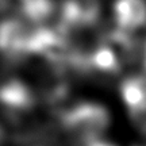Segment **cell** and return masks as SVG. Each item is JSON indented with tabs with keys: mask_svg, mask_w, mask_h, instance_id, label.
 Masks as SVG:
<instances>
[{
	"mask_svg": "<svg viewBox=\"0 0 146 146\" xmlns=\"http://www.w3.org/2000/svg\"><path fill=\"white\" fill-rule=\"evenodd\" d=\"M21 3L25 16L34 22L47 19L54 10L53 0H21Z\"/></svg>",
	"mask_w": 146,
	"mask_h": 146,
	"instance_id": "7",
	"label": "cell"
},
{
	"mask_svg": "<svg viewBox=\"0 0 146 146\" xmlns=\"http://www.w3.org/2000/svg\"><path fill=\"white\" fill-rule=\"evenodd\" d=\"M143 64H145V68H146V45H145V52H143Z\"/></svg>",
	"mask_w": 146,
	"mask_h": 146,
	"instance_id": "10",
	"label": "cell"
},
{
	"mask_svg": "<svg viewBox=\"0 0 146 146\" xmlns=\"http://www.w3.org/2000/svg\"><path fill=\"white\" fill-rule=\"evenodd\" d=\"M65 129L77 138L94 139L107 129L110 123L108 111L100 104L83 103L69 110L62 116Z\"/></svg>",
	"mask_w": 146,
	"mask_h": 146,
	"instance_id": "1",
	"label": "cell"
},
{
	"mask_svg": "<svg viewBox=\"0 0 146 146\" xmlns=\"http://www.w3.org/2000/svg\"><path fill=\"white\" fill-rule=\"evenodd\" d=\"M114 12L122 30L131 33L146 26V0H116Z\"/></svg>",
	"mask_w": 146,
	"mask_h": 146,
	"instance_id": "4",
	"label": "cell"
},
{
	"mask_svg": "<svg viewBox=\"0 0 146 146\" xmlns=\"http://www.w3.org/2000/svg\"><path fill=\"white\" fill-rule=\"evenodd\" d=\"M91 70L104 74H116L120 70V60L107 45H102L89 56Z\"/></svg>",
	"mask_w": 146,
	"mask_h": 146,
	"instance_id": "6",
	"label": "cell"
},
{
	"mask_svg": "<svg viewBox=\"0 0 146 146\" xmlns=\"http://www.w3.org/2000/svg\"><path fill=\"white\" fill-rule=\"evenodd\" d=\"M30 33L19 21H4L0 23V52L15 58L27 52Z\"/></svg>",
	"mask_w": 146,
	"mask_h": 146,
	"instance_id": "2",
	"label": "cell"
},
{
	"mask_svg": "<svg viewBox=\"0 0 146 146\" xmlns=\"http://www.w3.org/2000/svg\"><path fill=\"white\" fill-rule=\"evenodd\" d=\"M34 95L21 81L12 80L0 85V106L12 116L26 112L34 106Z\"/></svg>",
	"mask_w": 146,
	"mask_h": 146,
	"instance_id": "3",
	"label": "cell"
},
{
	"mask_svg": "<svg viewBox=\"0 0 146 146\" xmlns=\"http://www.w3.org/2000/svg\"><path fill=\"white\" fill-rule=\"evenodd\" d=\"M120 92L130 114L146 110V77L134 76L125 80L120 87Z\"/></svg>",
	"mask_w": 146,
	"mask_h": 146,
	"instance_id": "5",
	"label": "cell"
},
{
	"mask_svg": "<svg viewBox=\"0 0 146 146\" xmlns=\"http://www.w3.org/2000/svg\"><path fill=\"white\" fill-rule=\"evenodd\" d=\"M87 146H112L110 143H106V142H99V141H91L89 143H87Z\"/></svg>",
	"mask_w": 146,
	"mask_h": 146,
	"instance_id": "8",
	"label": "cell"
},
{
	"mask_svg": "<svg viewBox=\"0 0 146 146\" xmlns=\"http://www.w3.org/2000/svg\"><path fill=\"white\" fill-rule=\"evenodd\" d=\"M10 4V0H0V12L4 11Z\"/></svg>",
	"mask_w": 146,
	"mask_h": 146,
	"instance_id": "9",
	"label": "cell"
}]
</instances>
